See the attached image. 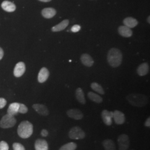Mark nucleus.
<instances>
[{
    "instance_id": "0eeeda50",
    "label": "nucleus",
    "mask_w": 150,
    "mask_h": 150,
    "mask_svg": "<svg viewBox=\"0 0 150 150\" xmlns=\"http://www.w3.org/2000/svg\"><path fill=\"white\" fill-rule=\"evenodd\" d=\"M112 111H108L107 110H103L101 112V117L102 121L107 126H111L112 123Z\"/></svg>"
},
{
    "instance_id": "e433bc0d",
    "label": "nucleus",
    "mask_w": 150,
    "mask_h": 150,
    "mask_svg": "<svg viewBox=\"0 0 150 150\" xmlns=\"http://www.w3.org/2000/svg\"><path fill=\"white\" fill-rule=\"evenodd\" d=\"M133 150V149H132V150Z\"/></svg>"
},
{
    "instance_id": "c756f323",
    "label": "nucleus",
    "mask_w": 150,
    "mask_h": 150,
    "mask_svg": "<svg viewBox=\"0 0 150 150\" xmlns=\"http://www.w3.org/2000/svg\"><path fill=\"white\" fill-rule=\"evenodd\" d=\"M7 103V101L5 98L1 97L0 98V109L3 108L5 106Z\"/></svg>"
},
{
    "instance_id": "f03ea898",
    "label": "nucleus",
    "mask_w": 150,
    "mask_h": 150,
    "mask_svg": "<svg viewBox=\"0 0 150 150\" xmlns=\"http://www.w3.org/2000/svg\"><path fill=\"white\" fill-rule=\"evenodd\" d=\"M129 103L135 107H144L148 103V97L146 95L133 93L126 97Z\"/></svg>"
},
{
    "instance_id": "cd10ccee",
    "label": "nucleus",
    "mask_w": 150,
    "mask_h": 150,
    "mask_svg": "<svg viewBox=\"0 0 150 150\" xmlns=\"http://www.w3.org/2000/svg\"><path fill=\"white\" fill-rule=\"evenodd\" d=\"M13 150H26L23 145L18 142H15L13 144Z\"/></svg>"
},
{
    "instance_id": "412c9836",
    "label": "nucleus",
    "mask_w": 150,
    "mask_h": 150,
    "mask_svg": "<svg viewBox=\"0 0 150 150\" xmlns=\"http://www.w3.org/2000/svg\"><path fill=\"white\" fill-rule=\"evenodd\" d=\"M76 97L77 101L82 105H85L86 103V99L85 97V95L83 91L81 88H77L76 90Z\"/></svg>"
},
{
    "instance_id": "f8f14e48",
    "label": "nucleus",
    "mask_w": 150,
    "mask_h": 150,
    "mask_svg": "<svg viewBox=\"0 0 150 150\" xmlns=\"http://www.w3.org/2000/svg\"><path fill=\"white\" fill-rule=\"evenodd\" d=\"M50 75V72L48 69L46 67H42L38 73V81L40 83H43L48 79Z\"/></svg>"
},
{
    "instance_id": "bb28decb",
    "label": "nucleus",
    "mask_w": 150,
    "mask_h": 150,
    "mask_svg": "<svg viewBox=\"0 0 150 150\" xmlns=\"http://www.w3.org/2000/svg\"><path fill=\"white\" fill-rule=\"evenodd\" d=\"M18 112V113H22V114L26 113L28 112V108L26 107V106L25 105L22 104V103H20Z\"/></svg>"
},
{
    "instance_id": "4468645a",
    "label": "nucleus",
    "mask_w": 150,
    "mask_h": 150,
    "mask_svg": "<svg viewBox=\"0 0 150 150\" xmlns=\"http://www.w3.org/2000/svg\"><path fill=\"white\" fill-rule=\"evenodd\" d=\"M35 148L36 150H48V143L45 139H38L35 141Z\"/></svg>"
},
{
    "instance_id": "1a4fd4ad",
    "label": "nucleus",
    "mask_w": 150,
    "mask_h": 150,
    "mask_svg": "<svg viewBox=\"0 0 150 150\" xmlns=\"http://www.w3.org/2000/svg\"><path fill=\"white\" fill-rule=\"evenodd\" d=\"M67 115L70 118L80 120L83 117V114L80 110L76 108L70 109L67 111Z\"/></svg>"
},
{
    "instance_id": "9b49d317",
    "label": "nucleus",
    "mask_w": 150,
    "mask_h": 150,
    "mask_svg": "<svg viewBox=\"0 0 150 150\" xmlns=\"http://www.w3.org/2000/svg\"><path fill=\"white\" fill-rule=\"evenodd\" d=\"M113 112V118L115 123H116L117 125H122L125 123L126 118L123 112L118 110H115Z\"/></svg>"
},
{
    "instance_id": "f257e3e1",
    "label": "nucleus",
    "mask_w": 150,
    "mask_h": 150,
    "mask_svg": "<svg viewBox=\"0 0 150 150\" xmlns=\"http://www.w3.org/2000/svg\"><path fill=\"white\" fill-rule=\"evenodd\" d=\"M107 61L112 67L120 66L122 61V54L121 51L118 48H111L107 54Z\"/></svg>"
},
{
    "instance_id": "aec40b11",
    "label": "nucleus",
    "mask_w": 150,
    "mask_h": 150,
    "mask_svg": "<svg viewBox=\"0 0 150 150\" xmlns=\"http://www.w3.org/2000/svg\"><path fill=\"white\" fill-rule=\"evenodd\" d=\"M69 24V20H64V21L61 22L58 25H56L52 28V31L53 32H59L64 30L68 26Z\"/></svg>"
},
{
    "instance_id": "c85d7f7f",
    "label": "nucleus",
    "mask_w": 150,
    "mask_h": 150,
    "mask_svg": "<svg viewBox=\"0 0 150 150\" xmlns=\"http://www.w3.org/2000/svg\"><path fill=\"white\" fill-rule=\"evenodd\" d=\"M9 150V146L8 144L4 141H2L0 142V150Z\"/></svg>"
},
{
    "instance_id": "7c9ffc66",
    "label": "nucleus",
    "mask_w": 150,
    "mask_h": 150,
    "mask_svg": "<svg viewBox=\"0 0 150 150\" xmlns=\"http://www.w3.org/2000/svg\"><path fill=\"white\" fill-rule=\"evenodd\" d=\"M81 29V26L79 25H75L74 26H73L71 28V31L73 32H79Z\"/></svg>"
},
{
    "instance_id": "dca6fc26",
    "label": "nucleus",
    "mask_w": 150,
    "mask_h": 150,
    "mask_svg": "<svg viewBox=\"0 0 150 150\" xmlns=\"http://www.w3.org/2000/svg\"><path fill=\"white\" fill-rule=\"evenodd\" d=\"M82 63L87 67H91L94 64V61L91 56L88 54H82L81 56Z\"/></svg>"
},
{
    "instance_id": "423d86ee",
    "label": "nucleus",
    "mask_w": 150,
    "mask_h": 150,
    "mask_svg": "<svg viewBox=\"0 0 150 150\" xmlns=\"http://www.w3.org/2000/svg\"><path fill=\"white\" fill-rule=\"evenodd\" d=\"M119 150H127L129 149L130 142L128 135L122 134L120 135L117 138Z\"/></svg>"
},
{
    "instance_id": "9d476101",
    "label": "nucleus",
    "mask_w": 150,
    "mask_h": 150,
    "mask_svg": "<svg viewBox=\"0 0 150 150\" xmlns=\"http://www.w3.org/2000/svg\"><path fill=\"white\" fill-rule=\"evenodd\" d=\"M32 108L37 112L43 116H46L49 115V111L47 107L42 104H34L32 105Z\"/></svg>"
},
{
    "instance_id": "20e7f679",
    "label": "nucleus",
    "mask_w": 150,
    "mask_h": 150,
    "mask_svg": "<svg viewBox=\"0 0 150 150\" xmlns=\"http://www.w3.org/2000/svg\"><path fill=\"white\" fill-rule=\"evenodd\" d=\"M16 123V118L14 116L6 114L0 121V127L2 129H8L13 127Z\"/></svg>"
},
{
    "instance_id": "473e14b6",
    "label": "nucleus",
    "mask_w": 150,
    "mask_h": 150,
    "mask_svg": "<svg viewBox=\"0 0 150 150\" xmlns=\"http://www.w3.org/2000/svg\"><path fill=\"white\" fill-rule=\"evenodd\" d=\"M145 126L146 127H149L150 126V117L147 118L145 122Z\"/></svg>"
},
{
    "instance_id": "a211bd4d",
    "label": "nucleus",
    "mask_w": 150,
    "mask_h": 150,
    "mask_svg": "<svg viewBox=\"0 0 150 150\" xmlns=\"http://www.w3.org/2000/svg\"><path fill=\"white\" fill-rule=\"evenodd\" d=\"M149 71H150L149 65L147 63L145 62L139 66L137 69V72L139 76H144L149 72Z\"/></svg>"
},
{
    "instance_id": "2f4dec72",
    "label": "nucleus",
    "mask_w": 150,
    "mask_h": 150,
    "mask_svg": "<svg viewBox=\"0 0 150 150\" xmlns=\"http://www.w3.org/2000/svg\"><path fill=\"white\" fill-rule=\"evenodd\" d=\"M41 134L43 137H47L48 134V131L46 130V129H43L41 131Z\"/></svg>"
},
{
    "instance_id": "a878e982",
    "label": "nucleus",
    "mask_w": 150,
    "mask_h": 150,
    "mask_svg": "<svg viewBox=\"0 0 150 150\" xmlns=\"http://www.w3.org/2000/svg\"><path fill=\"white\" fill-rule=\"evenodd\" d=\"M77 145L75 142H69L62 146L59 150H75L77 149Z\"/></svg>"
},
{
    "instance_id": "2eb2a0df",
    "label": "nucleus",
    "mask_w": 150,
    "mask_h": 150,
    "mask_svg": "<svg viewBox=\"0 0 150 150\" xmlns=\"http://www.w3.org/2000/svg\"><path fill=\"white\" fill-rule=\"evenodd\" d=\"M118 32L121 36L126 38L131 37L133 33L131 28L126 26H120L118 27Z\"/></svg>"
},
{
    "instance_id": "7ed1b4c3",
    "label": "nucleus",
    "mask_w": 150,
    "mask_h": 150,
    "mask_svg": "<svg viewBox=\"0 0 150 150\" xmlns=\"http://www.w3.org/2000/svg\"><path fill=\"white\" fill-rule=\"evenodd\" d=\"M17 134L22 139H28L33 134V125L28 121H23L19 125Z\"/></svg>"
},
{
    "instance_id": "39448f33",
    "label": "nucleus",
    "mask_w": 150,
    "mask_h": 150,
    "mask_svg": "<svg viewBox=\"0 0 150 150\" xmlns=\"http://www.w3.org/2000/svg\"><path fill=\"white\" fill-rule=\"evenodd\" d=\"M69 137L70 139H81L86 137V134L81 127L75 126L70 129L69 132Z\"/></svg>"
},
{
    "instance_id": "b1692460",
    "label": "nucleus",
    "mask_w": 150,
    "mask_h": 150,
    "mask_svg": "<svg viewBox=\"0 0 150 150\" xmlns=\"http://www.w3.org/2000/svg\"><path fill=\"white\" fill-rule=\"evenodd\" d=\"M87 96L90 100L92 101L93 102H96L97 103H100L103 101L101 97L93 92H89L87 93Z\"/></svg>"
},
{
    "instance_id": "6ab92c4d",
    "label": "nucleus",
    "mask_w": 150,
    "mask_h": 150,
    "mask_svg": "<svg viewBox=\"0 0 150 150\" xmlns=\"http://www.w3.org/2000/svg\"><path fill=\"white\" fill-rule=\"evenodd\" d=\"M123 22L125 26L129 27L130 28H134L139 24V22L137 21L136 19L131 17L125 18L123 20Z\"/></svg>"
},
{
    "instance_id": "c9c22d12",
    "label": "nucleus",
    "mask_w": 150,
    "mask_h": 150,
    "mask_svg": "<svg viewBox=\"0 0 150 150\" xmlns=\"http://www.w3.org/2000/svg\"><path fill=\"white\" fill-rule=\"evenodd\" d=\"M150 16H149V17H148V18H147V22H148V23H150Z\"/></svg>"
},
{
    "instance_id": "f704fd0d",
    "label": "nucleus",
    "mask_w": 150,
    "mask_h": 150,
    "mask_svg": "<svg viewBox=\"0 0 150 150\" xmlns=\"http://www.w3.org/2000/svg\"><path fill=\"white\" fill-rule=\"evenodd\" d=\"M38 1L43 2H50L51 0H38Z\"/></svg>"
},
{
    "instance_id": "4be33fe9",
    "label": "nucleus",
    "mask_w": 150,
    "mask_h": 150,
    "mask_svg": "<svg viewBox=\"0 0 150 150\" xmlns=\"http://www.w3.org/2000/svg\"><path fill=\"white\" fill-rule=\"evenodd\" d=\"M102 145L105 150H116L115 144L112 139H105L102 142Z\"/></svg>"
},
{
    "instance_id": "ddd939ff",
    "label": "nucleus",
    "mask_w": 150,
    "mask_h": 150,
    "mask_svg": "<svg viewBox=\"0 0 150 150\" xmlns=\"http://www.w3.org/2000/svg\"><path fill=\"white\" fill-rule=\"evenodd\" d=\"M1 7L4 11L13 12L16 10V6L13 2L9 1H4L1 4Z\"/></svg>"
},
{
    "instance_id": "f3484780",
    "label": "nucleus",
    "mask_w": 150,
    "mask_h": 150,
    "mask_svg": "<svg viewBox=\"0 0 150 150\" xmlns=\"http://www.w3.org/2000/svg\"><path fill=\"white\" fill-rule=\"evenodd\" d=\"M56 10L52 7L45 8L41 11V14L43 17L46 18H51L56 14Z\"/></svg>"
},
{
    "instance_id": "5701e85b",
    "label": "nucleus",
    "mask_w": 150,
    "mask_h": 150,
    "mask_svg": "<svg viewBox=\"0 0 150 150\" xmlns=\"http://www.w3.org/2000/svg\"><path fill=\"white\" fill-rule=\"evenodd\" d=\"M20 103L17 102H14L11 103L8 108L7 113L12 116H15L18 113V108Z\"/></svg>"
},
{
    "instance_id": "6e6552de",
    "label": "nucleus",
    "mask_w": 150,
    "mask_h": 150,
    "mask_svg": "<svg viewBox=\"0 0 150 150\" xmlns=\"http://www.w3.org/2000/svg\"><path fill=\"white\" fill-rule=\"evenodd\" d=\"M26 71V66L24 62H20L16 64L13 70V75L16 77H20Z\"/></svg>"
},
{
    "instance_id": "393cba45",
    "label": "nucleus",
    "mask_w": 150,
    "mask_h": 150,
    "mask_svg": "<svg viewBox=\"0 0 150 150\" xmlns=\"http://www.w3.org/2000/svg\"><path fill=\"white\" fill-rule=\"evenodd\" d=\"M91 87L93 91L96 92L101 95L105 94V91L103 88H102V86L97 82H92L91 84Z\"/></svg>"
},
{
    "instance_id": "72a5a7b5",
    "label": "nucleus",
    "mask_w": 150,
    "mask_h": 150,
    "mask_svg": "<svg viewBox=\"0 0 150 150\" xmlns=\"http://www.w3.org/2000/svg\"><path fill=\"white\" fill-rule=\"evenodd\" d=\"M4 55V50H3L2 48H1V47H0V60H1L3 58Z\"/></svg>"
}]
</instances>
